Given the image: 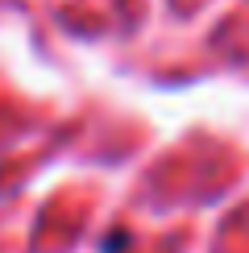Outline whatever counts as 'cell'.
<instances>
[{
    "instance_id": "1",
    "label": "cell",
    "mask_w": 249,
    "mask_h": 253,
    "mask_svg": "<svg viewBox=\"0 0 249 253\" xmlns=\"http://www.w3.org/2000/svg\"><path fill=\"white\" fill-rule=\"evenodd\" d=\"M124 245H129V237H124V233H117V237H108V241H104V253H121Z\"/></svg>"
}]
</instances>
